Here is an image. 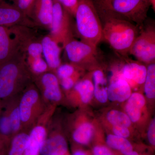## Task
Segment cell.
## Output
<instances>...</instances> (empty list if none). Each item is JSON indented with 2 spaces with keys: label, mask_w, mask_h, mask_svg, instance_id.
<instances>
[{
  "label": "cell",
  "mask_w": 155,
  "mask_h": 155,
  "mask_svg": "<svg viewBox=\"0 0 155 155\" xmlns=\"http://www.w3.org/2000/svg\"><path fill=\"white\" fill-rule=\"evenodd\" d=\"M32 82L25 54L19 50L0 65V101H4L18 95Z\"/></svg>",
  "instance_id": "6da1fadb"
},
{
  "label": "cell",
  "mask_w": 155,
  "mask_h": 155,
  "mask_svg": "<svg viewBox=\"0 0 155 155\" xmlns=\"http://www.w3.org/2000/svg\"><path fill=\"white\" fill-rule=\"evenodd\" d=\"M99 17L102 25V41L107 42L121 57H127L140 27L112 14H102Z\"/></svg>",
  "instance_id": "7a4b0ae2"
},
{
  "label": "cell",
  "mask_w": 155,
  "mask_h": 155,
  "mask_svg": "<svg viewBox=\"0 0 155 155\" xmlns=\"http://www.w3.org/2000/svg\"><path fill=\"white\" fill-rule=\"evenodd\" d=\"M74 17L80 40L97 47L102 41V25L93 0H78Z\"/></svg>",
  "instance_id": "3957f363"
},
{
  "label": "cell",
  "mask_w": 155,
  "mask_h": 155,
  "mask_svg": "<svg viewBox=\"0 0 155 155\" xmlns=\"http://www.w3.org/2000/svg\"><path fill=\"white\" fill-rule=\"evenodd\" d=\"M48 107L33 82L28 84L19 95V108L22 130L29 132Z\"/></svg>",
  "instance_id": "277c9868"
},
{
  "label": "cell",
  "mask_w": 155,
  "mask_h": 155,
  "mask_svg": "<svg viewBox=\"0 0 155 155\" xmlns=\"http://www.w3.org/2000/svg\"><path fill=\"white\" fill-rule=\"evenodd\" d=\"M53 10L51 23L50 28V36L64 48L70 41L75 38L74 17L61 4L53 0Z\"/></svg>",
  "instance_id": "5b68a950"
},
{
  "label": "cell",
  "mask_w": 155,
  "mask_h": 155,
  "mask_svg": "<svg viewBox=\"0 0 155 155\" xmlns=\"http://www.w3.org/2000/svg\"><path fill=\"white\" fill-rule=\"evenodd\" d=\"M70 63L82 69H99V56L97 47L73 39L64 48Z\"/></svg>",
  "instance_id": "8992f818"
},
{
  "label": "cell",
  "mask_w": 155,
  "mask_h": 155,
  "mask_svg": "<svg viewBox=\"0 0 155 155\" xmlns=\"http://www.w3.org/2000/svg\"><path fill=\"white\" fill-rule=\"evenodd\" d=\"M150 6V0H112L111 13L140 27L147 20Z\"/></svg>",
  "instance_id": "52a82bcc"
},
{
  "label": "cell",
  "mask_w": 155,
  "mask_h": 155,
  "mask_svg": "<svg viewBox=\"0 0 155 155\" xmlns=\"http://www.w3.org/2000/svg\"><path fill=\"white\" fill-rule=\"evenodd\" d=\"M141 25L129 54L145 65L155 63V28L153 24Z\"/></svg>",
  "instance_id": "ba28073f"
},
{
  "label": "cell",
  "mask_w": 155,
  "mask_h": 155,
  "mask_svg": "<svg viewBox=\"0 0 155 155\" xmlns=\"http://www.w3.org/2000/svg\"><path fill=\"white\" fill-rule=\"evenodd\" d=\"M32 78L47 106H54L62 101V88L54 72L49 71Z\"/></svg>",
  "instance_id": "9c48e42d"
},
{
  "label": "cell",
  "mask_w": 155,
  "mask_h": 155,
  "mask_svg": "<svg viewBox=\"0 0 155 155\" xmlns=\"http://www.w3.org/2000/svg\"><path fill=\"white\" fill-rule=\"evenodd\" d=\"M10 28L20 50L25 54L26 60L42 57L41 39L38 38L33 28L23 26Z\"/></svg>",
  "instance_id": "30bf717a"
},
{
  "label": "cell",
  "mask_w": 155,
  "mask_h": 155,
  "mask_svg": "<svg viewBox=\"0 0 155 155\" xmlns=\"http://www.w3.org/2000/svg\"><path fill=\"white\" fill-rule=\"evenodd\" d=\"M0 26L11 27L17 26L36 28L33 21L13 4L5 0H0Z\"/></svg>",
  "instance_id": "8fae6325"
},
{
  "label": "cell",
  "mask_w": 155,
  "mask_h": 155,
  "mask_svg": "<svg viewBox=\"0 0 155 155\" xmlns=\"http://www.w3.org/2000/svg\"><path fill=\"white\" fill-rule=\"evenodd\" d=\"M52 115V113L51 111H46L29 131L28 144L24 155H39L40 154L41 149L47 134V124Z\"/></svg>",
  "instance_id": "7c38bea8"
},
{
  "label": "cell",
  "mask_w": 155,
  "mask_h": 155,
  "mask_svg": "<svg viewBox=\"0 0 155 155\" xmlns=\"http://www.w3.org/2000/svg\"><path fill=\"white\" fill-rule=\"evenodd\" d=\"M123 58L124 63L116 72L128 82L131 88L143 85L147 73L145 64L137 61L130 60L127 57Z\"/></svg>",
  "instance_id": "4fadbf2b"
},
{
  "label": "cell",
  "mask_w": 155,
  "mask_h": 155,
  "mask_svg": "<svg viewBox=\"0 0 155 155\" xmlns=\"http://www.w3.org/2000/svg\"><path fill=\"white\" fill-rule=\"evenodd\" d=\"M47 134L41 149V154L66 155L68 151L67 140L63 134L54 129L51 118L47 124Z\"/></svg>",
  "instance_id": "5bb4252c"
},
{
  "label": "cell",
  "mask_w": 155,
  "mask_h": 155,
  "mask_svg": "<svg viewBox=\"0 0 155 155\" xmlns=\"http://www.w3.org/2000/svg\"><path fill=\"white\" fill-rule=\"evenodd\" d=\"M53 0H34L28 17L37 27L49 30L52 18Z\"/></svg>",
  "instance_id": "9a60e30c"
},
{
  "label": "cell",
  "mask_w": 155,
  "mask_h": 155,
  "mask_svg": "<svg viewBox=\"0 0 155 155\" xmlns=\"http://www.w3.org/2000/svg\"><path fill=\"white\" fill-rule=\"evenodd\" d=\"M41 41L45 61L50 71L55 73L58 67L62 64L61 56L62 48L49 34L43 37Z\"/></svg>",
  "instance_id": "2e32d148"
},
{
  "label": "cell",
  "mask_w": 155,
  "mask_h": 155,
  "mask_svg": "<svg viewBox=\"0 0 155 155\" xmlns=\"http://www.w3.org/2000/svg\"><path fill=\"white\" fill-rule=\"evenodd\" d=\"M131 89L125 79L114 72L107 87L108 99L112 102L125 101L132 94Z\"/></svg>",
  "instance_id": "e0dca14e"
},
{
  "label": "cell",
  "mask_w": 155,
  "mask_h": 155,
  "mask_svg": "<svg viewBox=\"0 0 155 155\" xmlns=\"http://www.w3.org/2000/svg\"><path fill=\"white\" fill-rule=\"evenodd\" d=\"M19 50L11 28L0 26V65L9 60Z\"/></svg>",
  "instance_id": "ac0fdd59"
},
{
  "label": "cell",
  "mask_w": 155,
  "mask_h": 155,
  "mask_svg": "<svg viewBox=\"0 0 155 155\" xmlns=\"http://www.w3.org/2000/svg\"><path fill=\"white\" fill-rule=\"evenodd\" d=\"M20 94L2 102L3 107L7 111L10 119L12 130V137L22 130L19 108Z\"/></svg>",
  "instance_id": "d6986e66"
},
{
  "label": "cell",
  "mask_w": 155,
  "mask_h": 155,
  "mask_svg": "<svg viewBox=\"0 0 155 155\" xmlns=\"http://www.w3.org/2000/svg\"><path fill=\"white\" fill-rule=\"evenodd\" d=\"M125 106L126 114L131 122L136 123L139 121L142 116L143 108L146 105V99L140 93L131 94L127 100Z\"/></svg>",
  "instance_id": "ffe728a7"
},
{
  "label": "cell",
  "mask_w": 155,
  "mask_h": 155,
  "mask_svg": "<svg viewBox=\"0 0 155 155\" xmlns=\"http://www.w3.org/2000/svg\"><path fill=\"white\" fill-rule=\"evenodd\" d=\"M93 79L94 94L96 99L101 103H105L108 100L107 81L101 69L94 70L92 73Z\"/></svg>",
  "instance_id": "44dd1931"
},
{
  "label": "cell",
  "mask_w": 155,
  "mask_h": 155,
  "mask_svg": "<svg viewBox=\"0 0 155 155\" xmlns=\"http://www.w3.org/2000/svg\"><path fill=\"white\" fill-rule=\"evenodd\" d=\"M69 92L72 94L78 95L83 104H88L94 95L93 82L89 78H84L78 80Z\"/></svg>",
  "instance_id": "7402d4cb"
},
{
  "label": "cell",
  "mask_w": 155,
  "mask_h": 155,
  "mask_svg": "<svg viewBox=\"0 0 155 155\" xmlns=\"http://www.w3.org/2000/svg\"><path fill=\"white\" fill-rule=\"evenodd\" d=\"M94 132V127L91 123L82 122L75 126L72 132L73 140L78 143L87 145L91 140Z\"/></svg>",
  "instance_id": "603a6c76"
},
{
  "label": "cell",
  "mask_w": 155,
  "mask_h": 155,
  "mask_svg": "<svg viewBox=\"0 0 155 155\" xmlns=\"http://www.w3.org/2000/svg\"><path fill=\"white\" fill-rule=\"evenodd\" d=\"M28 137L29 132L23 130L12 137L8 151V155H24Z\"/></svg>",
  "instance_id": "cb8c5ba5"
},
{
  "label": "cell",
  "mask_w": 155,
  "mask_h": 155,
  "mask_svg": "<svg viewBox=\"0 0 155 155\" xmlns=\"http://www.w3.org/2000/svg\"><path fill=\"white\" fill-rule=\"evenodd\" d=\"M108 146L114 149L120 150L125 155H130L133 152V147L126 138L114 135L109 134L106 139Z\"/></svg>",
  "instance_id": "d4e9b609"
},
{
  "label": "cell",
  "mask_w": 155,
  "mask_h": 155,
  "mask_svg": "<svg viewBox=\"0 0 155 155\" xmlns=\"http://www.w3.org/2000/svg\"><path fill=\"white\" fill-rule=\"evenodd\" d=\"M144 90L148 98L153 99L155 97V64L147 66V73L144 84Z\"/></svg>",
  "instance_id": "484cf974"
},
{
  "label": "cell",
  "mask_w": 155,
  "mask_h": 155,
  "mask_svg": "<svg viewBox=\"0 0 155 155\" xmlns=\"http://www.w3.org/2000/svg\"><path fill=\"white\" fill-rule=\"evenodd\" d=\"M107 119L113 126L120 125L129 127L132 123L127 114L117 110H113L108 112Z\"/></svg>",
  "instance_id": "4316f807"
},
{
  "label": "cell",
  "mask_w": 155,
  "mask_h": 155,
  "mask_svg": "<svg viewBox=\"0 0 155 155\" xmlns=\"http://www.w3.org/2000/svg\"><path fill=\"white\" fill-rule=\"evenodd\" d=\"M26 61L32 76L40 75L50 71L46 62L42 57Z\"/></svg>",
  "instance_id": "83f0119b"
},
{
  "label": "cell",
  "mask_w": 155,
  "mask_h": 155,
  "mask_svg": "<svg viewBox=\"0 0 155 155\" xmlns=\"http://www.w3.org/2000/svg\"><path fill=\"white\" fill-rule=\"evenodd\" d=\"M82 70L83 69L78 68L71 63L61 64L56 70L55 73L60 80L73 76Z\"/></svg>",
  "instance_id": "f1b7e54d"
},
{
  "label": "cell",
  "mask_w": 155,
  "mask_h": 155,
  "mask_svg": "<svg viewBox=\"0 0 155 155\" xmlns=\"http://www.w3.org/2000/svg\"><path fill=\"white\" fill-rule=\"evenodd\" d=\"M0 133L6 136L12 137V130L8 116L5 108H2L0 116Z\"/></svg>",
  "instance_id": "f546056e"
},
{
  "label": "cell",
  "mask_w": 155,
  "mask_h": 155,
  "mask_svg": "<svg viewBox=\"0 0 155 155\" xmlns=\"http://www.w3.org/2000/svg\"><path fill=\"white\" fill-rule=\"evenodd\" d=\"M80 75L79 72L71 77L59 80L61 88L65 91H70L79 80Z\"/></svg>",
  "instance_id": "4dcf8cb0"
},
{
  "label": "cell",
  "mask_w": 155,
  "mask_h": 155,
  "mask_svg": "<svg viewBox=\"0 0 155 155\" xmlns=\"http://www.w3.org/2000/svg\"><path fill=\"white\" fill-rule=\"evenodd\" d=\"M99 15L111 14V4L112 0H93Z\"/></svg>",
  "instance_id": "1f68e13d"
},
{
  "label": "cell",
  "mask_w": 155,
  "mask_h": 155,
  "mask_svg": "<svg viewBox=\"0 0 155 155\" xmlns=\"http://www.w3.org/2000/svg\"><path fill=\"white\" fill-rule=\"evenodd\" d=\"M67 10L71 15L74 17L78 0H56Z\"/></svg>",
  "instance_id": "d6a6232c"
},
{
  "label": "cell",
  "mask_w": 155,
  "mask_h": 155,
  "mask_svg": "<svg viewBox=\"0 0 155 155\" xmlns=\"http://www.w3.org/2000/svg\"><path fill=\"white\" fill-rule=\"evenodd\" d=\"M34 0H15L14 5L28 17V13Z\"/></svg>",
  "instance_id": "836d02e7"
},
{
  "label": "cell",
  "mask_w": 155,
  "mask_h": 155,
  "mask_svg": "<svg viewBox=\"0 0 155 155\" xmlns=\"http://www.w3.org/2000/svg\"><path fill=\"white\" fill-rule=\"evenodd\" d=\"M11 137L0 133V155H7Z\"/></svg>",
  "instance_id": "e575fe53"
},
{
  "label": "cell",
  "mask_w": 155,
  "mask_h": 155,
  "mask_svg": "<svg viewBox=\"0 0 155 155\" xmlns=\"http://www.w3.org/2000/svg\"><path fill=\"white\" fill-rule=\"evenodd\" d=\"M113 132L114 135L126 138L130 135V131L128 127L120 125H113Z\"/></svg>",
  "instance_id": "d590c367"
},
{
  "label": "cell",
  "mask_w": 155,
  "mask_h": 155,
  "mask_svg": "<svg viewBox=\"0 0 155 155\" xmlns=\"http://www.w3.org/2000/svg\"><path fill=\"white\" fill-rule=\"evenodd\" d=\"M147 137L149 141L153 146L155 145V118L150 123L147 132Z\"/></svg>",
  "instance_id": "8d00e7d4"
},
{
  "label": "cell",
  "mask_w": 155,
  "mask_h": 155,
  "mask_svg": "<svg viewBox=\"0 0 155 155\" xmlns=\"http://www.w3.org/2000/svg\"><path fill=\"white\" fill-rule=\"evenodd\" d=\"M94 155H113L107 148L105 147L97 146L93 149Z\"/></svg>",
  "instance_id": "74e56055"
},
{
  "label": "cell",
  "mask_w": 155,
  "mask_h": 155,
  "mask_svg": "<svg viewBox=\"0 0 155 155\" xmlns=\"http://www.w3.org/2000/svg\"><path fill=\"white\" fill-rule=\"evenodd\" d=\"M73 155H86V154L84 152L80 150H78L75 151Z\"/></svg>",
  "instance_id": "f35d334b"
},
{
  "label": "cell",
  "mask_w": 155,
  "mask_h": 155,
  "mask_svg": "<svg viewBox=\"0 0 155 155\" xmlns=\"http://www.w3.org/2000/svg\"><path fill=\"white\" fill-rule=\"evenodd\" d=\"M151 6L152 7V8L154 11H155V0H150Z\"/></svg>",
  "instance_id": "ab89813d"
},
{
  "label": "cell",
  "mask_w": 155,
  "mask_h": 155,
  "mask_svg": "<svg viewBox=\"0 0 155 155\" xmlns=\"http://www.w3.org/2000/svg\"><path fill=\"white\" fill-rule=\"evenodd\" d=\"M2 102L0 101V116H1V113H2Z\"/></svg>",
  "instance_id": "60d3db41"
},
{
  "label": "cell",
  "mask_w": 155,
  "mask_h": 155,
  "mask_svg": "<svg viewBox=\"0 0 155 155\" xmlns=\"http://www.w3.org/2000/svg\"><path fill=\"white\" fill-rule=\"evenodd\" d=\"M130 155H139L136 152H133Z\"/></svg>",
  "instance_id": "b9f144b4"
},
{
  "label": "cell",
  "mask_w": 155,
  "mask_h": 155,
  "mask_svg": "<svg viewBox=\"0 0 155 155\" xmlns=\"http://www.w3.org/2000/svg\"></svg>",
  "instance_id": "7bdbcfd3"
}]
</instances>
